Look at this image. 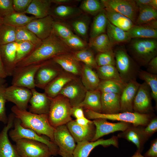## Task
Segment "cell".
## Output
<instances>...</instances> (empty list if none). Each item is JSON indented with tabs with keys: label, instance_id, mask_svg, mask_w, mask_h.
Returning a JSON list of instances; mask_svg holds the SVG:
<instances>
[{
	"label": "cell",
	"instance_id": "6da1fadb",
	"mask_svg": "<svg viewBox=\"0 0 157 157\" xmlns=\"http://www.w3.org/2000/svg\"><path fill=\"white\" fill-rule=\"evenodd\" d=\"M73 51L68 47L53 31L48 38L42 40L27 56L16 65L21 67L42 63L52 60L60 55L72 52Z\"/></svg>",
	"mask_w": 157,
	"mask_h": 157
},
{
	"label": "cell",
	"instance_id": "7a4b0ae2",
	"mask_svg": "<svg viewBox=\"0 0 157 157\" xmlns=\"http://www.w3.org/2000/svg\"><path fill=\"white\" fill-rule=\"evenodd\" d=\"M11 110L15 117L20 120L22 126L33 130L39 135H46L54 143L53 134L55 128L49 122L48 114L33 113L15 105L12 107Z\"/></svg>",
	"mask_w": 157,
	"mask_h": 157
},
{
	"label": "cell",
	"instance_id": "3957f363",
	"mask_svg": "<svg viewBox=\"0 0 157 157\" xmlns=\"http://www.w3.org/2000/svg\"><path fill=\"white\" fill-rule=\"evenodd\" d=\"M156 39L134 38L131 41L129 50L133 58L141 66L147 65L157 56Z\"/></svg>",
	"mask_w": 157,
	"mask_h": 157
},
{
	"label": "cell",
	"instance_id": "277c9868",
	"mask_svg": "<svg viewBox=\"0 0 157 157\" xmlns=\"http://www.w3.org/2000/svg\"><path fill=\"white\" fill-rule=\"evenodd\" d=\"M72 109L68 99L63 95L59 94L52 98L48 114L50 124L55 128L72 120Z\"/></svg>",
	"mask_w": 157,
	"mask_h": 157
},
{
	"label": "cell",
	"instance_id": "5b68a950",
	"mask_svg": "<svg viewBox=\"0 0 157 157\" xmlns=\"http://www.w3.org/2000/svg\"><path fill=\"white\" fill-rule=\"evenodd\" d=\"M84 113L85 117L89 119L104 118L143 126H146L154 117L152 113L141 114L135 112H124L113 114H104L96 113L88 109H85Z\"/></svg>",
	"mask_w": 157,
	"mask_h": 157
},
{
	"label": "cell",
	"instance_id": "8992f818",
	"mask_svg": "<svg viewBox=\"0 0 157 157\" xmlns=\"http://www.w3.org/2000/svg\"><path fill=\"white\" fill-rule=\"evenodd\" d=\"M114 51L115 65L123 83L136 80L140 69L136 63L123 48L119 47Z\"/></svg>",
	"mask_w": 157,
	"mask_h": 157
},
{
	"label": "cell",
	"instance_id": "52a82bcc",
	"mask_svg": "<svg viewBox=\"0 0 157 157\" xmlns=\"http://www.w3.org/2000/svg\"><path fill=\"white\" fill-rule=\"evenodd\" d=\"M13 129L9 131V135L12 140L15 142L22 138H26L37 141L47 145L49 148L52 155L58 154V148L56 144L50 140L39 135L35 131L22 126L19 119L15 118L14 121Z\"/></svg>",
	"mask_w": 157,
	"mask_h": 157
},
{
	"label": "cell",
	"instance_id": "ba28073f",
	"mask_svg": "<svg viewBox=\"0 0 157 157\" xmlns=\"http://www.w3.org/2000/svg\"><path fill=\"white\" fill-rule=\"evenodd\" d=\"M15 142V147L20 157H50L52 155L48 147L41 142L26 138Z\"/></svg>",
	"mask_w": 157,
	"mask_h": 157
},
{
	"label": "cell",
	"instance_id": "9c48e42d",
	"mask_svg": "<svg viewBox=\"0 0 157 157\" xmlns=\"http://www.w3.org/2000/svg\"><path fill=\"white\" fill-rule=\"evenodd\" d=\"M53 136L54 143L58 148V154L62 157H73L76 144L66 125L55 128Z\"/></svg>",
	"mask_w": 157,
	"mask_h": 157
},
{
	"label": "cell",
	"instance_id": "30bf717a",
	"mask_svg": "<svg viewBox=\"0 0 157 157\" xmlns=\"http://www.w3.org/2000/svg\"><path fill=\"white\" fill-rule=\"evenodd\" d=\"M46 61L21 67H16L12 76V85L30 90L35 88V78L36 73Z\"/></svg>",
	"mask_w": 157,
	"mask_h": 157
},
{
	"label": "cell",
	"instance_id": "8fae6325",
	"mask_svg": "<svg viewBox=\"0 0 157 157\" xmlns=\"http://www.w3.org/2000/svg\"><path fill=\"white\" fill-rule=\"evenodd\" d=\"M104 9L120 13L128 17L134 23L136 19L139 8L135 0H101Z\"/></svg>",
	"mask_w": 157,
	"mask_h": 157
},
{
	"label": "cell",
	"instance_id": "7c38bea8",
	"mask_svg": "<svg viewBox=\"0 0 157 157\" xmlns=\"http://www.w3.org/2000/svg\"><path fill=\"white\" fill-rule=\"evenodd\" d=\"M151 91L145 82L140 84L135 95L133 103L134 112L141 114L152 113Z\"/></svg>",
	"mask_w": 157,
	"mask_h": 157
},
{
	"label": "cell",
	"instance_id": "4fadbf2b",
	"mask_svg": "<svg viewBox=\"0 0 157 157\" xmlns=\"http://www.w3.org/2000/svg\"><path fill=\"white\" fill-rule=\"evenodd\" d=\"M4 93L7 101L13 103L20 109H27L32 95L31 90L12 85L6 87Z\"/></svg>",
	"mask_w": 157,
	"mask_h": 157
},
{
	"label": "cell",
	"instance_id": "5bb4252c",
	"mask_svg": "<svg viewBox=\"0 0 157 157\" xmlns=\"http://www.w3.org/2000/svg\"><path fill=\"white\" fill-rule=\"evenodd\" d=\"M87 91L81 80L75 77L65 85L59 94L67 98L73 107L82 102Z\"/></svg>",
	"mask_w": 157,
	"mask_h": 157
},
{
	"label": "cell",
	"instance_id": "9a60e30c",
	"mask_svg": "<svg viewBox=\"0 0 157 157\" xmlns=\"http://www.w3.org/2000/svg\"><path fill=\"white\" fill-rule=\"evenodd\" d=\"M58 65L52 60L47 61L37 72L35 78V87L45 88L61 72Z\"/></svg>",
	"mask_w": 157,
	"mask_h": 157
},
{
	"label": "cell",
	"instance_id": "2e32d148",
	"mask_svg": "<svg viewBox=\"0 0 157 157\" xmlns=\"http://www.w3.org/2000/svg\"><path fill=\"white\" fill-rule=\"evenodd\" d=\"M73 157H88L91 151L96 147L101 145L104 147L110 145L118 148V138L114 135L104 140L99 139L93 142L84 141L77 142Z\"/></svg>",
	"mask_w": 157,
	"mask_h": 157
},
{
	"label": "cell",
	"instance_id": "e0dca14e",
	"mask_svg": "<svg viewBox=\"0 0 157 157\" xmlns=\"http://www.w3.org/2000/svg\"><path fill=\"white\" fill-rule=\"evenodd\" d=\"M93 122L95 127V132L91 142L115 131H124L132 124L123 122L112 123L108 121L106 119L101 118L95 119Z\"/></svg>",
	"mask_w": 157,
	"mask_h": 157
},
{
	"label": "cell",
	"instance_id": "ac0fdd59",
	"mask_svg": "<svg viewBox=\"0 0 157 157\" xmlns=\"http://www.w3.org/2000/svg\"><path fill=\"white\" fill-rule=\"evenodd\" d=\"M54 19L49 15L44 18H35L24 26L43 40L50 35L53 31Z\"/></svg>",
	"mask_w": 157,
	"mask_h": 157
},
{
	"label": "cell",
	"instance_id": "d6986e66",
	"mask_svg": "<svg viewBox=\"0 0 157 157\" xmlns=\"http://www.w3.org/2000/svg\"><path fill=\"white\" fill-rule=\"evenodd\" d=\"M144 127L131 124L125 131L119 133L117 137L133 143L136 147L137 150L141 153L144 144L149 138L144 133Z\"/></svg>",
	"mask_w": 157,
	"mask_h": 157
},
{
	"label": "cell",
	"instance_id": "ffe728a7",
	"mask_svg": "<svg viewBox=\"0 0 157 157\" xmlns=\"http://www.w3.org/2000/svg\"><path fill=\"white\" fill-rule=\"evenodd\" d=\"M15 118L13 113L9 115L7 125L0 133V157H20L8 136V131L14 126Z\"/></svg>",
	"mask_w": 157,
	"mask_h": 157
},
{
	"label": "cell",
	"instance_id": "44dd1931",
	"mask_svg": "<svg viewBox=\"0 0 157 157\" xmlns=\"http://www.w3.org/2000/svg\"><path fill=\"white\" fill-rule=\"evenodd\" d=\"M66 125L77 142L91 141L95 133V127L93 121L85 126L78 125L75 120H72Z\"/></svg>",
	"mask_w": 157,
	"mask_h": 157
},
{
	"label": "cell",
	"instance_id": "7402d4cb",
	"mask_svg": "<svg viewBox=\"0 0 157 157\" xmlns=\"http://www.w3.org/2000/svg\"><path fill=\"white\" fill-rule=\"evenodd\" d=\"M31 90L32 95L29 102V111L38 114H48L52 98L35 88Z\"/></svg>",
	"mask_w": 157,
	"mask_h": 157
},
{
	"label": "cell",
	"instance_id": "603a6c76",
	"mask_svg": "<svg viewBox=\"0 0 157 157\" xmlns=\"http://www.w3.org/2000/svg\"><path fill=\"white\" fill-rule=\"evenodd\" d=\"M140 84L136 80L127 83L120 96V112H134V100Z\"/></svg>",
	"mask_w": 157,
	"mask_h": 157
},
{
	"label": "cell",
	"instance_id": "cb8c5ba5",
	"mask_svg": "<svg viewBox=\"0 0 157 157\" xmlns=\"http://www.w3.org/2000/svg\"><path fill=\"white\" fill-rule=\"evenodd\" d=\"M17 42H14L0 45V53L7 76H12L16 67Z\"/></svg>",
	"mask_w": 157,
	"mask_h": 157
},
{
	"label": "cell",
	"instance_id": "d4e9b609",
	"mask_svg": "<svg viewBox=\"0 0 157 157\" xmlns=\"http://www.w3.org/2000/svg\"><path fill=\"white\" fill-rule=\"evenodd\" d=\"M54 63L68 73L74 76L80 75L82 66L71 53L58 55L52 59Z\"/></svg>",
	"mask_w": 157,
	"mask_h": 157
},
{
	"label": "cell",
	"instance_id": "484cf974",
	"mask_svg": "<svg viewBox=\"0 0 157 157\" xmlns=\"http://www.w3.org/2000/svg\"><path fill=\"white\" fill-rule=\"evenodd\" d=\"M75 78V76L66 72H61L45 88L44 93L50 98H54L66 84Z\"/></svg>",
	"mask_w": 157,
	"mask_h": 157
},
{
	"label": "cell",
	"instance_id": "4316f807",
	"mask_svg": "<svg viewBox=\"0 0 157 157\" xmlns=\"http://www.w3.org/2000/svg\"><path fill=\"white\" fill-rule=\"evenodd\" d=\"M83 13V12L76 6L57 5L53 8H51L50 15L54 19L64 22L73 19Z\"/></svg>",
	"mask_w": 157,
	"mask_h": 157
},
{
	"label": "cell",
	"instance_id": "83f0119b",
	"mask_svg": "<svg viewBox=\"0 0 157 157\" xmlns=\"http://www.w3.org/2000/svg\"><path fill=\"white\" fill-rule=\"evenodd\" d=\"M120 94L112 93H101V113L113 114L120 112Z\"/></svg>",
	"mask_w": 157,
	"mask_h": 157
},
{
	"label": "cell",
	"instance_id": "f1b7e54d",
	"mask_svg": "<svg viewBox=\"0 0 157 157\" xmlns=\"http://www.w3.org/2000/svg\"><path fill=\"white\" fill-rule=\"evenodd\" d=\"M131 39L157 38V24L141 25H134L128 31Z\"/></svg>",
	"mask_w": 157,
	"mask_h": 157
},
{
	"label": "cell",
	"instance_id": "f546056e",
	"mask_svg": "<svg viewBox=\"0 0 157 157\" xmlns=\"http://www.w3.org/2000/svg\"><path fill=\"white\" fill-rule=\"evenodd\" d=\"M51 4L50 0H32L24 13L31 14L36 19L44 18L50 15Z\"/></svg>",
	"mask_w": 157,
	"mask_h": 157
},
{
	"label": "cell",
	"instance_id": "4dcf8cb0",
	"mask_svg": "<svg viewBox=\"0 0 157 157\" xmlns=\"http://www.w3.org/2000/svg\"><path fill=\"white\" fill-rule=\"evenodd\" d=\"M101 92L97 89L87 91L83 100L76 106L101 113Z\"/></svg>",
	"mask_w": 157,
	"mask_h": 157
},
{
	"label": "cell",
	"instance_id": "1f68e13d",
	"mask_svg": "<svg viewBox=\"0 0 157 157\" xmlns=\"http://www.w3.org/2000/svg\"><path fill=\"white\" fill-rule=\"evenodd\" d=\"M80 75L81 82L87 91L97 89L100 80L96 72L92 69L83 64Z\"/></svg>",
	"mask_w": 157,
	"mask_h": 157
},
{
	"label": "cell",
	"instance_id": "d6a6232c",
	"mask_svg": "<svg viewBox=\"0 0 157 157\" xmlns=\"http://www.w3.org/2000/svg\"><path fill=\"white\" fill-rule=\"evenodd\" d=\"M135 25L148 24L157 21V9L149 6L140 5Z\"/></svg>",
	"mask_w": 157,
	"mask_h": 157
},
{
	"label": "cell",
	"instance_id": "836d02e7",
	"mask_svg": "<svg viewBox=\"0 0 157 157\" xmlns=\"http://www.w3.org/2000/svg\"><path fill=\"white\" fill-rule=\"evenodd\" d=\"M108 20L112 24L128 31L134 25L131 20L126 16L115 11L105 9Z\"/></svg>",
	"mask_w": 157,
	"mask_h": 157
},
{
	"label": "cell",
	"instance_id": "e575fe53",
	"mask_svg": "<svg viewBox=\"0 0 157 157\" xmlns=\"http://www.w3.org/2000/svg\"><path fill=\"white\" fill-rule=\"evenodd\" d=\"M69 25L78 35L87 42L90 23L89 17L85 13L71 20Z\"/></svg>",
	"mask_w": 157,
	"mask_h": 157
},
{
	"label": "cell",
	"instance_id": "d590c367",
	"mask_svg": "<svg viewBox=\"0 0 157 157\" xmlns=\"http://www.w3.org/2000/svg\"><path fill=\"white\" fill-rule=\"evenodd\" d=\"M106 31L107 35L113 44L127 42L131 39L128 31H125L111 24L108 20Z\"/></svg>",
	"mask_w": 157,
	"mask_h": 157
},
{
	"label": "cell",
	"instance_id": "8d00e7d4",
	"mask_svg": "<svg viewBox=\"0 0 157 157\" xmlns=\"http://www.w3.org/2000/svg\"><path fill=\"white\" fill-rule=\"evenodd\" d=\"M88 44L90 48L99 53L112 50L114 45L105 33L93 38H90Z\"/></svg>",
	"mask_w": 157,
	"mask_h": 157
},
{
	"label": "cell",
	"instance_id": "74e56055",
	"mask_svg": "<svg viewBox=\"0 0 157 157\" xmlns=\"http://www.w3.org/2000/svg\"><path fill=\"white\" fill-rule=\"evenodd\" d=\"M107 21L104 9L96 15L93 19L90 29V38L105 33L106 30Z\"/></svg>",
	"mask_w": 157,
	"mask_h": 157
},
{
	"label": "cell",
	"instance_id": "f35d334b",
	"mask_svg": "<svg viewBox=\"0 0 157 157\" xmlns=\"http://www.w3.org/2000/svg\"><path fill=\"white\" fill-rule=\"evenodd\" d=\"M36 18L24 13L16 12L3 18V23L15 27L24 26Z\"/></svg>",
	"mask_w": 157,
	"mask_h": 157
},
{
	"label": "cell",
	"instance_id": "ab89813d",
	"mask_svg": "<svg viewBox=\"0 0 157 157\" xmlns=\"http://www.w3.org/2000/svg\"><path fill=\"white\" fill-rule=\"evenodd\" d=\"M72 53L78 61L83 62L89 67L92 69H96L97 67L94 53L89 47L81 50L73 51Z\"/></svg>",
	"mask_w": 157,
	"mask_h": 157
},
{
	"label": "cell",
	"instance_id": "60d3db41",
	"mask_svg": "<svg viewBox=\"0 0 157 157\" xmlns=\"http://www.w3.org/2000/svg\"><path fill=\"white\" fill-rule=\"evenodd\" d=\"M96 69L99 78L101 80H114L123 82L115 66L108 65L98 66Z\"/></svg>",
	"mask_w": 157,
	"mask_h": 157
},
{
	"label": "cell",
	"instance_id": "b9f144b4",
	"mask_svg": "<svg viewBox=\"0 0 157 157\" xmlns=\"http://www.w3.org/2000/svg\"><path fill=\"white\" fill-rule=\"evenodd\" d=\"M126 85L122 82L114 80H101L97 89L101 93H112L120 95Z\"/></svg>",
	"mask_w": 157,
	"mask_h": 157
},
{
	"label": "cell",
	"instance_id": "7bdbcfd3",
	"mask_svg": "<svg viewBox=\"0 0 157 157\" xmlns=\"http://www.w3.org/2000/svg\"><path fill=\"white\" fill-rule=\"evenodd\" d=\"M15 38L16 42L27 41L36 47L39 46L42 42L33 33L23 26L16 28Z\"/></svg>",
	"mask_w": 157,
	"mask_h": 157
},
{
	"label": "cell",
	"instance_id": "ee69618b",
	"mask_svg": "<svg viewBox=\"0 0 157 157\" xmlns=\"http://www.w3.org/2000/svg\"><path fill=\"white\" fill-rule=\"evenodd\" d=\"M138 76L144 81L149 87L151 96L155 101L156 106L157 103V75L150 73L147 71L140 70Z\"/></svg>",
	"mask_w": 157,
	"mask_h": 157
},
{
	"label": "cell",
	"instance_id": "f6af8a7d",
	"mask_svg": "<svg viewBox=\"0 0 157 157\" xmlns=\"http://www.w3.org/2000/svg\"><path fill=\"white\" fill-rule=\"evenodd\" d=\"M79 8L83 12L95 16L104 9L101 1L98 0H83Z\"/></svg>",
	"mask_w": 157,
	"mask_h": 157
},
{
	"label": "cell",
	"instance_id": "bcb514c9",
	"mask_svg": "<svg viewBox=\"0 0 157 157\" xmlns=\"http://www.w3.org/2000/svg\"><path fill=\"white\" fill-rule=\"evenodd\" d=\"M16 27L3 24L0 26V45L16 42Z\"/></svg>",
	"mask_w": 157,
	"mask_h": 157
},
{
	"label": "cell",
	"instance_id": "7dc6e473",
	"mask_svg": "<svg viewBox=\"0 0 157 157\" xmlns=\"http://www.w3.org/2000/svg\"><path fill=\"white\" fill-rule=\"evenodd\" d=\"M53 31L62 40L66 39L74 34L69 24L59 20H54Z\"/></svg>",
	"mask_w": 157,
	"mask_h": 157
},
{
	"label": "cell",
	"instance_id": "c3c4849f",
	"mask_svg": "<svg viewBox=\"0 0 157 157\" xmlns=\"http://www.w3.org/2000/svg\"><path fill=\"white\" fill-rule=\"evenodd\" d=\"M17 42L15 65L27 56L36 47L31 42L27 41Z\"/></svg>",
	"mask_w": 157,
	"mask_h": 157
},
{
	"label": "cell",
	"instance_id": "681fc988",
	"mask_svg": "<svg viewBox=\"0 0 157 157\" xmlns=\"http://www.w3.org/2000/svg\"><path fill=\"white\" fill-rule=\"evenodd\" d=\"M62 40L73 51L79 50L89 47L86 42L75 34L66 39Z\"/></svg>",
	"mask_w": 157,
	"mask_h": 157
},
{
	"label": "cell",
	"instance_id": "f907efd6",
	"mask_svg": "<svg viewBox=\"0 0 157 157\" xmlns=\"http://www.w3.org/2000/svg\"><path fill=\"white\" fill-rule=\"evenodd\" d=\"M95 58L98 67L108 65H115V53L113 50L99 53Z\"/></svg>",
	"mask_w": 157,
	"mask_h": 157
},
{
	"label": "cell",
	"instance_id": "816d5d0a",
	"mask_svg": "<svg viewBox=\"0 0 157 157\" xmlns=\"http://www.w3.org/2000/svg\"><path fill=\"white\" fill-rule=\"evenodd\" d=\"M6 84L0 88V122L7 124L8 122L6 113L5 103L7 101L4 95V90Z\"/></svg>",
	"mask_w": 157,
	"mask_h": 157
},
{
	"label": "cell",
	"instance_id": "f5cc1de1",
	"mask_svg": "<svg viewBox=\"0 0 157 157\" xmlns=\"http://www.w3.org/2000/svg\"><path fill=\"white\" fill-rule=\"evenodd\" d=\"M15 12L13 0H0V16L2 18Z\"/></svg>",
	"mask_w": 157,
	"mask_h": 157
},
{
	"label": "cell",
	"instance_id": "db71d44e",
	"mask_svg": "<svg viewBox=\"0 0 157 157\" xmlns=\"http://www.w3.org/2000/svg\"><path fill=\"white\" fill-rule=\"evenodd\" d=\"M32 0H13V4L15 11L24 13L28 7Z\"/></svg>",
	"mask_w": 157,
	"mask_h": 157
},
{
	"label": "cell",
	"instance_id": "11a10c76",
	"mask_svg": "<svg viewBox=\"0 0 157 157\" xmlns=\"http://www.w3.org/2000/svg\"><path fill=\"white\" fill-rule=\"evenodd\" d=\"M143 131L146 136L149 138L157 131V118L153 117L147 125L144 126Z\"/></svg>",
	"mask_w": 157,
	"mask_h": 157
},
{
	"label": "cell",
	"instance_id": "9f6ffc18",
	"mask_svg": "<svg viewBox=\"0 0 157 157\" xmlns=\"http://www.w3.org/2000/svg\"><path fill=\"white\" fill-rule=\"evenodd\" d=\"M145 157H157V139H155L152 141L150 148L145 153Z\"/></svg>",
	"mask_w": 157,
	"mask_h": 157
},
{
	"label": "cell",
	"instance_id": "6f0895ef",
	"mask_svg": "<svg viewBox=\"0 0 157 157\" xmlns=\"http://www.w3.org/2000/svg\"><path fill=\"white\" fill-rule=\"evenodd\" d=\"M51 3L57 5L76 6L81 0H50Z\"/></svg>",
	"mask_w": 157,
	"mask_h": 157
},
{
	"label": "cell",
	"instance_id": "680465c9",
	"mask_svg": "<svg viewBox=\"0 0 157 157\" xmlns=\"http://www.w3.org/2000/svg\"><path fill=\"white\" fill-rule=\"evenodd\" d=\"M147 72L155 74H157V57L153 58L147 65Z\"/></svg>",
	"mask_w": 157,
	"mask_h": 157
},
{
	"label": "cell",
	"instance_id": "91938a15",
	"mask_svg": "<svg viewBox=\"0 0 157 157\" xmlns=\"http://www.w3.org/2000/svg\"><path fill=\"white\" fill-rule=\"evenodd\" d=\"M83 108L81 107L76 106L72 107V114L76 119L85 117Z\"/></svg>",
	"mask_w": 157,
	"mask_h": 157
},
{
	"label": "cell",
	"instance_id": "94428289",
	"mask_svg": "<svg viewBox=\"0 0 157 157\" xmlns=\"http://www.w3.org/2000/svg\"><path fill=\"white\" fill-rule=\"evenodd\" d=\"M138 6L140 5H147L157 9V0H135Z\"/></svg>",
	"mask_w": 157,
	"mask_h": 157
},
{
	"label": "cell",
	"instance_id": "6125c7cd",
	"mask_svg": "<svg viewBox=\"0 0 157 157\" xmlns=\"http://www.w3.org/2000/svg\"><path fill=\"white\" fill-rule=\"evenodd\" d=\"M75 120L78 124L83 126H87L92 121L88 119L85 117L76 119Z\"/></svg>",
	"mask_w": 157,
	"mask_h": 157
},
{
	"label": "cell",
	"instance_id": "be15d7a7",
	"mask_svg": "<svg viewBox=\"0 0 157 157\" xmlns=\"http://www.w3.org/2000/svg\"><path fill=\"white\" fill-rule=\"evenodd\" d=\"M7 76L0 53V77L5 78Z\"/></svg>",
	"mask_w": 157,
	"mask_h": 157
},
{
	"label": "cell",
	"instance_id": "e7e4bbea",
	"mask_svg": "<svg viewBox=\"0 0 157 157\" xmlns=\"http://www.w3.org/2000/svg\"><path fill=\"white\" fill-rule=\"evenodd\" d=\"M131 157H145L142 155L141 153L138 150H137L133 156Z\"/></svg>",
	"mask_w": 157,
	"mask_h": 157
},
{
	"label": "cell",
	"instance_id": "03108f58",
	"mask_svg": "<svg viewBox=\"0 0 157 157\" xmlns=\"http://www.w3.org/2000/svg\"><path fill=\"white\" fill-rule=\"evenodd\" d=\"M5 78L0 77V88L6 84Z\"/></svg>",
	"mask_w": 157,
	"mask_h": 157
},
{
	"label": "cell",
	"instance_id": "003e7915",
	"mask_svg": "<svg viewBox=\"0 0 157 157\" xmlns=\"http://www.w3.org/2000/svg\"><path fill=\"white\" fill-rule=\"evenodd\" d=\"M3 24V18L0 16V26Z\"/></svg>",
	"mask_w": 157,
	"mask_h": 157
}]
</instances>
